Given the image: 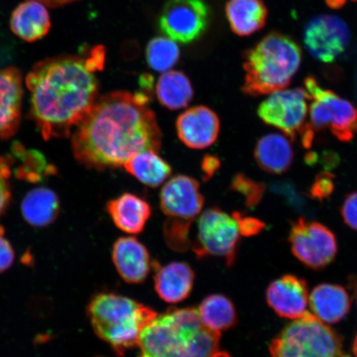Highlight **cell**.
Returning a JSON list of instances; mask_svg holds the SVG:
<instances>
[{
    "mask_svg": "<svg viewBox=\"0 0 357 357\" xmlns=\"http://www.w3.org/2000/svg\"><path fill=\"white\" fill-rule=\"evenodd\" d=\"M238 220L218 208L207 209L199 217L198 234L192 249L198 258H225L233 266L242 236Z\"/></svg>",
    "mask_w": 357,
    "mask_h": 357,
    "instance_id": "obj_10",
    "label": "cell"
},
{
    "mask_svg": "<svg viewBox=\"0 0 357 357\" xmlns=\"http://www.w3.org/2000/svg\"><path fill=\"white\" fill-rule=\"evenodd\" d=\"M333 190V176L330 173H322L317 176L311 187L310 193L314 199L322 200L328 198Z\"/></svg>",
    "mask_w": 357,
    "mask_h": 357,
    "instance_id": "obj_31",
    "label": "cell"
},
{
    "mask_svg": "<svg viewBox=\"0 0 357 357\" xmlns=\"http://www.w3.org/2000/svg\"><path fill=\"white\" fill-rule=\"evenodd\" d=\"M203 325L195 307L156 316L141 334L139 357H186L190 338Z\"/></svg>",
    "mask_w": 357,
    "mask_h": 357,
    "instance_id": "obj_7",
    "label": "cell"
},
{
    "mask_svg": "<svg viewBox=\"0 0 357 357\" xmlns=\"http://www.w3.org/2000/svg\"><path fill=\"white\" fill-rule=\"evenodd\" d=\"M155 273V289L159 297L169 303H177L190 296L194 287L195 273L185 262L176 261L162 266L153 263Z\"/></svg>",
    "mask_w": 357,
    "mask_h": 357,
    "instance_id": "obj_18",
    "label": "cell"
},
{
    "mask_svg": "<svg viewBox=\"0 0 357 357\" xmlns=\"http://www.w3.org/2000/svg\"><path fill=\"white\" fill-rule=\"evenodd\" d=\"M11 29L26 42H35L46 36L51 29V20L46 6L37 0H26L13 11Z\"/></svg>",
    "mask_w": 357,
    "mask_h": 357,
    "instance_id": "obj_21",
    "label": "cell"
},
{
    "mask_svg": "<svg viewBox=\"0 0 357 357\" xmlns=\"http://www.w3.org/2000/svg\"><path fill=\"white\" fill-rule=\"evenodd\" d=\"M310 104V123L315 130L328 129L339 141L354 139L357 134V109L329 89L319 86L314 77L305 80Z\"/></svg>",
    "mask_w": 357,
    "mask_h": 357,
    "instance_id": "obj_9",
    "label": "cell"
},
{
    "mask_svg": "<svg viewBox=\"0 0 357 357\" xmlns=\"http://www.w3.org/2000/svg\"><path fill=\"white\" fill-rule=\"evenodd\" d=\"M180 48L176 41L167 37L155 38L147 44V64L158 73H167L171 70L180 59Z\"/></svg>",
    "mask_w": 357,
    "mask_h": 357,
    "instance_id": "obj_28",
    "label": "cell"
},
{
    "mask_svg": "<svg viewBox=\"0 0 357 357\" xmlns=\"http://www.w3.org/2000/svg\"><path fill=\"white\" fill-rule=\"evenodd\" d=\"M233 214L238 222L241 233L243 236L257 235L265 229V223L257 218L245 217L238 212H235Z\"/></svg>",
    "mask_w": 357,
    "mask_h": 357,
    "instance_id": "obj_33",
    "label": "cell"
},
{
    "mask_svg": "<svg viewBox=\"0 0 357 357\" xmlns=\"http://www.w3.org/2000/svg\"><path fill=\"white\" fill-rule=\"evenodd\" d=\"M155 93L160 105L171 110H178L188 106L193 100L194 89L185 74L169 70L160 75Z\"/></svg>",
    "mask_w": 357,
    "mask_h": 357,
    "instance_id": "obj_25",
    "label": "cell"
},
{
    "mask_svg": "<svg viewBox=\"0 0 357 357\" xmlns=\"http://www.w3.org/2000/svg\"><path fill=\"white\" fill-rule=\"evenodd\" d=\"M220 167V160L215 155H207L204 156L202 162V171L204 180H208L215 174Z\"/></svg>",
    "mask_w": 357,
    "mask_h": 357,
    "instance_id": "obj_35",
    "label": "cell"
},
{
    "mask_svg": "<svg viewBox=\"0 0 357 357\" xmlns=\"http://www.w3.org/2000/svg\"><path fill=\"white\" fill-rule=\"evenodd\" d=\"M254 155L263 171L280 175L291 167L294 150L287 137L279 133H269L257 142Z\"/></svg>",
    "mask_w": 357,
    "mask_h": 357,
    "instance_id": "obj_22",
    "label": "cell"
},
{
    "mask_svg": "<svg viewBox=\"0 0 357 357\" xmlns=\"http://www.w3.org/2000/svg\"><path fill=\"white\" fill-rule=\"evenodd\" d=\"M309 95L305 89H282L271 93L259 106L257 114L263 122L283 132L290 140H300L310 149L314 129L307 122Z\"/></svg>",
    "mask_w": 357,
    "mask_h": 357,
    "instance_id": "obj_8",
    "label": "cell"
},
{
    "mask_svg": "<svg viewBox=\"0 0 357 357\" xmlns=\"http://www.w3.org/2000/svg\"><path fill=\"white\" fill-rule=\"evenodd\" d=\"M351 34L346 22L333 15H320L312 20L305 31L307 50L315 59L330 63L344 52Z\"/></svg>",
    "mask_w": 357,
    "mask_h": 357,
    "instance_id": "obj_13",
    "label": "cell"
},
{
    "mask_svg": "<svg viewBox=\"0 0 357 357\" xmlns=\"http://www.w3.org/2000/svg\"><path fill=\"white\" fill-rule=\"evenodd\" d=\"M352 352H354L355 357H357V333L354 338V344H352Z\"/></svg>",
    "mask_w": 357,
    "mask_h": 357,
    "instance_id": "obj_39",
    "label": "cell"
},
{
    "mask_svg": "<svg viewBox=\"0 0 357 357\" xmlns=\"http://www.w3.org/2000/svg\"><path fill=\"white\" fill-rule=\"evenodd\" d=\"M10 176V169L7 160H0V216L6 211L11 198L8 178Z\"/></svg>",
    "mask_w": 357,
    "mask_h": 357,
    "instance_id": "obj_30",
    "label": "cell"
},
{
    "mask_svg": "<svg viewBox=\"0 0 357 357\" xmlns=\"http://www.w3.org/2000/svg\"><path fill=\"white\" fill-rule=\"evenodd\" d=\"M211 12L204 0H167L160 13V29L181 43L199 39L206 31Z\"/></svg>",
    "mask_w": 357,
    "mask_h": 357,
    "instance_id": "obj_12",
    "label": "cell"
},
{
    "mask_svg": "<svg viewBox=\"0 0 357 357\" xmlns=\"http://www.w3.org/2000/svg\"><path fill=\"white\" fill-rule=\"evenodd\" d=\"M116 227L128 234H139L151 216L150 204L138 196L125 193L106 205Z\"/></svg>",
    "mask_w": 357,
    "mask_h": 357,
    "instance_id": "obj_19",
    "label": "cell"
},
{
    "mask_svg": "<svg viewBox=\"0 0 357 357\" xmlns=\"http://www.w3.org/2000/svg\"><path fill=\"white\" fill-rule=\"evenodd\" d=\"M326 3L333 10H339L345 6L347 0H325Z\"/></svg>",
    "mask_w": 357,
    "mask_h": 357,
    "instance_id": "obj_38",
    "label": "cell"
},
{
    "mask_svg": "<svg viewBox=\"0 0 357 357\" xmlns=\"http://www.w3.org/2000/svg\"><path fill=\"white\" fill-rule=\"evenodd\" d=\"M21 211L26 222L36 227L51 225L60 213L57 195L46 187L30 190L22 201Z\"/></svg>",
    "mask_w": 357,
    "mask_h": 357,
    "instance_id": "obj_24",
    "label": "cell"
},
{
    "mask_svg": "<svg viewBox=\"0 0 357 357\" xmlns=\"http://www.w3.org/2000/svg\"><path fill=\"white\" fill-rule=\"evenodd\" d=\"M309 305L317 319L324 324L340 322L350 310L351 301L347 290L341 285L321 284L309 298Z\"/></svg>",
    "mask_w": 357,
    "mask_h": 357,
    "instance_id": "obj_20",
    "label": "cell"
},
{
    "mask_svg": "<svg viewBox=\"0 0 357 357\" xmlns=\"http://www.w3.org/2000/svg\"><path fill=\"white\" fill-rule=\"evenodd\" d=\"M15 254L12 245L4 236V231L0 227V273L10 268L15 261Z\"/></svg>",
    "mask_w": 357,
    "mask_h": 357,
    "instance_id": "obj_34",
    "label": "cell"
},
{
    "mask_svg": "<svg viewBox=\"0 0 357 357\" xmlns=\"http://www.w3.org/2000/svg\"><path fill=\"white\" fill-rule=\"evenodd\" d=\"M153 77L149 75H142L140 79L141 86L145 89H153Z\"/></svg>",
    "mask_w": 357,
    "mask_h": 357,
    "instance_id": "obj_37",
    "label": "cell"
},
{
    "mask_svg": "<svg viewBox=\"0 0 357 357\" xmlns=\"http://www.w3.org/2000/svg\"><path fill=\"white\" fill-rule=\"evenodd\" d=\"M126 171L149 187H158L172 175L171 166L155 151H144L123 165Z\"/></svg>",
    "mask_w": 357,
    "mask_h": 357,
    "instance_id": "obj_26",
    "label": "cell"
},
{
    "mask_svg": "<svg viewBox=\"0 0 357 357\" xmlns=\"http://www.w3.org/2000/svg\"><path fill=\"white\" fill-rule=\"evenodd\" d=\"M309 289L305 280L285 275L272 282L266 290V301L280 318L298 319L306 314Z\"/></svg>",
    "mask_w": 357,
    "mask_h": 357,
    "instance_id": "obj_14",
    "label": "cell"
},
{
    "mask_svg": "<svg viewBox=\"0 0 357 357\" xmlns=\"http://www.w3.org/2000/svg\"><path fill=\"white\" fill-rule=\"evenodd\" d=\"M289 242L294 257L312 270L324 269L337 256L336 236L318 222L298 218L292 223Z\"/></svg>",
    "mask_w": 357,
    "mask_h": 357,
    "instance_id": "obj_11",
    "label": "cell"
},
{
    "mask_svg": "<svg viewBox=\"0 0 357 357\" xmlns=\"http://www.w3.org/2000/svg\"><path fill=\"white\" fill-rule=\"evenodd\" d=\"M270 354L271 357H350L340 335L309 312L271 341Z\"/></svg>",
    "mask_w": 357,
    "mask_h": 357,
    "instance_id": "obj_6",
    "label": "cell"
},
{
    "mask_svg": "<svg viewBox=\"0 0 357 357\" xmlns=\"http://www.w3.org/2000/svg\"><path fill=\"white\" fill-rule=\"evenodd\" d=\"M86 58L61 56L40 61L26 79L30 114L45 139L67 137L91 111L99 82Z\"/></svg>",
    "mask_w": 357,
    "mask_h": 357,
    "instance_id": "obj_2",
    "label": "cell"
},
{
    "mask_svg": "<svg viewBox=\"0 0 357 357\" xmlns=\"http://www.w3.org/2000/svg\"><path fill=\"white\" fill-rule=\"evenodd\" d=\"M22 97V75L15 67L0 69V139H7L19 128Z\"/></svg>",
    "mask_w": 357,
    "mask_h": 357,
    "instance_id": "obj_17",
    "label": "cell"
},
{
    "mask_svg": "<svg viewBox=\"0 0 357 357\" xmlns=\"http://www.w3.org/2000/svg\"><path fill=\"white\" fill-rule=\"evenodd\" d=\"M354 294H355V298H356V307H357V281H356V283L355 284Z\"/></svg>",
    "mask_w": 357,
    "mask_h": 357,
    "instance_id": "obj_40",
    "label": "cell"
},
{
    "mask_svg": "<svg viewBox=\"0 0 357 357\" xmlns=\"http://www.w3.org/2000/svg\"><path fill=\"white\" fill-rule=\"evenodd\" d=\"M37 1L43 3L46 6L55 8L66 6L77 0H37Z\"/></svg>",
    "mask_w": 357,
    "mask_h": 357,
    "instance_id": "obj_36",
    "label": "cell"
},
{
    "mask_svg": "<svg viewBox=\"0 0 357 357\" xmlns=\"http://www.w3.org/2000/svg\"><path fill=\"white\" fill-rule=\"evenodd\" d=\"M201 322L218 333L227 331L238 323L233 302L222 294H211L198 307Z\"/></svg>",
    "mask_w": 357,
    "mask_h": 357,
    "instance_id": "obj_27",
    "label": "cell"
},
{
    "mask_svg": "<svg viewBox=\"0 0 357 357\" xmlns=\"http://www.w3.org/2000/svg\"><path fill=\"white\" fill-rule=\"evenodd\" d=\"M302 61L298 45L288 36L271 33L244 54L245 96L257 97L287 89Z\"/></svg>",
    "mask_w": 357,
    "mask_h": 357,
    "instance_id": "obj_3",
    "label": "cell"
},
{
    "mask_svg": "<svg viewBox=\"0 0 357 357\" xmlns=\"http://www.w3.org/2000/svg\"><path fill=\"white\" fill-rule=\"evenodd\" d=\"M341 213L346 225L357 231V191L347 196Z\"/></svg>",
    "mask_w": 357,
    "mask_h": 357,
    "instance_id": "obj_32",
    "label": "cell"
},
{
    "mask_svg": "<svg viewBox=\"0 0 357 357\" xmlns=\"http://www.w3.org/2000/svg\"><path fill=\"white\" fill-rule=\"evenodd\" d=\"M176 131L180 140L190 149H207L220 134V119L208 107L195 106L178 116Z\"/></svg>",
    "mask_w": 357,
    "mask_h": 357,
    "instance_id": "obj_15",
    "label": "cell"
},
{
    "mask_svg": "<svg viewBox=\"0 0 357 357\" xmlns=\"http://www.w3.org/2000/svg\"><path fill=\"white\" fill-rule=\"evenodd\" d=\"M97 357H104V356H97Z\"/></svg>",
    "mask_w": 357,
    "mask_h": 357,
    "instance_id": "obj_41",
    "label": "cell"
},
{
    "mask_svg": "<svg viewBox=\"0 0 357 357\" xmlns=\"http://www.w3.org/2000/svg\"><path fill=\"white\" fill-rule=\"evenodd\" d=\"M225 11L231 31L241 37H247L263 29L268 16L262 0H230Z\"/></svg>",
    "mask_w": 357,
    "mask_h": 357,
    "instance_id": "obj_23",
    "label": "cell"
},
{
    "mask_svg": "<svg viewBox=\"0 0 357 357\" xmlns=\"http://www.w3.org/2000/svg\"><path fill=\"white\" fill-rule=\"evenodd\" d=\"M87 314L97 336L120 356L138 347L142 331L158 316L142 303L110 292L93 296Z\"/></svg>",
    "mask_w": 357,
    "mask_h": 357,
    "instance_id": "obj_4",
    "label": "cell"
},
{
    "mask_svg": "<svg viewBox=\"0 0 357 357\" xmlns=\"http://www.w3.org/2000/svg\"><path fill=\"white\" fill-rule=\"evenodd\" d=\"M231 189L243 196L245 206L253 208L257 207L263 199L266 186L243 174H238L231 181Z\"/></svg>",
    "mask_w": 357,
    "mask_h": 357,
    "instance_id": "obj_29",
    "label": "cell"
},
{
    "mask_svg": "<svg viewBox=\"0 0 357 357\" xmlns=\"http://www.w3.org/2000/svg\"><path fill=\"white\" fill-rule=\"evenodd\" d=\"M204 204L199 183L194 178L176 176L163 186L160 194V208L167 217L163 234L168 247L174 252L188 251L190 227L202 211Z\"/></svg>",
    "mask_w": 357,
    "mask_h": 357,
    "instance_id": "obj_5",
    "label": "cell"
},
{
    "mask_svg": "<svg viewBox=\"0 0 357 357\" xmlns=\"http://www.w3.org/2000/svg\"><path fill=\"white\" fill-rule=\"evenodd\" d=\"M112 258L119 275L128 284L144 283L153 266L145 245L132 236L116 241Z\"/></svg>",
    "mask_w": 357,
    "mask_h": 357,
    "instance_id": "obj_16",
    "label": "cell"
},
{
    "mask_svg": "<svg viewBox=\"0 0 357 357\" xmlns=\"http://www.w3.org/2000/svg\"><path fill=\"white\" fill-rule=\"evenodd\" d=\"M146 93L116 91L98 98L75 128V159L97 171L123 167L144 151L158 153L162 134Z\"/></svg>",
    "mask_w": 357,
    "mask_h": 357,
    "instance_id": "obj_1",
    "label": "cell"
}]
</instances>
